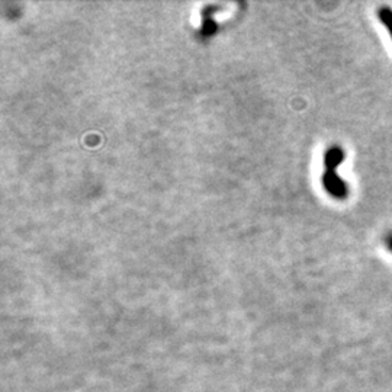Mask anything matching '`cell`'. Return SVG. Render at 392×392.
I'll return each instance as SVG.
<instances>
[{
    "label": "cell",
    "mask_w": 392,
    "mask_h": 392,
    "mask_svg": "<svg viewBox=\"0 0 392 392\" xmlns=\"http://www.w3.org/2000/svg\"><path fill=\"white\" fill-rule=\"evenodd\" d=\"M344 161V150L340 146H331L324 153V172L321 176L323 186L334 199L344 201L349 196V186L346 182L337 175V167Z\"/></svg>",
    "instance_id": "cell-1"
},
{
    "label": "cell",
    "mask_w": 392,
    "mask_h": 392,
    "mask_svg": "<svg viewBox=\"0 0 392 392\" xmlns=\"http://www.w3.org/2000/svg\"><path fill=\"white\" fill-rule=\"evenodd\" d=\"M378 18L384 23V26L388 30L391 39H392V9L388 6H382L378 9Z\"/></svg>",
    "instance_id": "cell-2"
}]
</instances>
